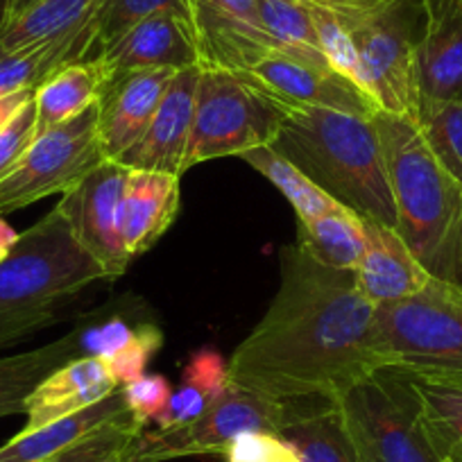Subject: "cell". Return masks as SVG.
<instances>
[{
  "label": "cell",
  "instance_id": "1",
  "mask_svg": "<svg viewBox=\"0 0 462 462\" xmlns=\"http://www.w3.org/2000/svg\"><path fill=\"white\" fill-rule=\"evenodd\" d=\"M282 282L268 310L226 361L229 383L279 402H336L372 372L383 370L376 306L352 270H333L286 245Z\"/></svg>",
  "mask_w": 462,
  "mask_h": 462
},
{
  "label": "cell",
  "instance_id": "2",
  "mask_svg": "<svg viewBox=\"0 0 462 462\" xmlns=\"http://www.w3.org/2000/svg\"><path fill=\"white\" fill-rule=\"evenodd\" d=\"M270 148L295 163L328 198L363 220L397 225L383 148L372 116L327 106H283Z\"/></svg>",
  "mask_w": 462,
  "mask_h": 462
},
{
  "label": "cell",
  "instance_id": "3",
  "mask_svg": "<svg viewBox=\"0 0 462 462\" xmlns=\"http://www.w3.org/2000/svg\"><path fill=\"white\" fill-rule=\"evenodd\" d=\"M388 166L399 236L433 279L462 291V184L406 116H372Z\"/></svg>",
  "mask_w": 462,
  "mask_h": 462
},
{
  "label": "cell",
  "instance_id": "4",
  "mask_svg": "<svg viewBox=\"0 0 462 462\" xmlns=\"http://www.w3.org/2000/svg\"><path fill=\"white\" fill-rule=\"evenodd\" d=\"M96 282H111L55 204L0 263V352L55 322L57 310Z\"/></svg>",
  "mask_w": 462,
  "mask_h": 462
},
{
  "label": "cell",
  "instance_id": "5",
  "mask_svg": "<svg viewBox=\"0 0 462 462\" xmlns=\"http://www.w3.org/2000/svg\"><path fill=\"white\" fill-rule=\"evenodd\" d=\"M376 345L383 370L462 385V291L433 279L408 300L376 306Z\"/></svg>",
  "mask_w": 462,
  "mask_h": 462
},
{
  "label": "cell",
  "instance_id": "6",
  "mask_svg": "<svg viewBox=\"0 0 462 462\" xmlns=\"http://www.w3.org/2000/svg\"><path fill=\"white\" fill-rule=\"evenodd\" d=\"M358 462H442L421 415L411 376L376 370L336 399Z\"/></svg>",
  "mask_w": 462,
  "mask_h": 462
},
{
  "label": "cell",
  "instance_id": "7",
  "mask_svg": "<svg viewBox=\"0 0 462 462\" xmlns=\"http://www.w3.org/2000/svg\"><path fill=\"white\" fill-rule=\"evenodd\" d=\"M282 127V111L236 73L204 66L195 93L193 125L184 172L204 162L241 159L247 150L273 145Z\"/></svg>",
  "mask_w": 462,
  "mask_h": 462
},
{
  "label": "cell",
  "instance_id": "8",
  "mask_svg": "<svg viewBox=\"0 0 462 462\" xmlns=\"http://www.w3.org/2000/svg\"><path fill=\"white\" fill-rule=\"evenodd\" d=\"M105 162L96 102L75 118L37 134L14 171L0 181V213L69 193Z\"/></svg>",
  "mask_w": 462,
  "mask_h": 462
},
{
  "label": "cell",
  "instance_id": "9",
  "mask_svg": "<svg viewBox=\"0 0 462 462\" xmlns=\"http://www.w3.org/2000/svg\"><path fill=\"white\" fill-rule=\"evenodd\" d=\"M420 14V0H394L352 28L365 96L376 111L406 116L412 121L420 114L415 55Z\"/></svg>",
  "mask_w": 462,
  "mask_h": 462
},
{
  "label": "cell",
  "instance_id": "10",
  "mask_svg": "<svg viewBox=\"0 0 462 462\" xmlns=\"http://www.w3.org/2000/svg\"><path fill=\"white\" fill-rule=\"evenodd\" d=\"M291 403L229 383L199 420L180 429L143 430L139 439L141 462H163L186 456H222L238 435L252 430L282 433Z\"/></svg>",
  "mask_w": 462,
  "mask_h": 462
},
{
  "label": "cell",
  "instance_id": "11",
  "mask_svg": "<svg viewBox=\"0 0 462 462\" xmlns=\"http://www.w3.org/2000/svg\"><path fill=\"white\" fill-rule=\"evenodd\" d=\"M127 177L130 168L106 159L57 202L79 245L105 268L109 279L123 277L132 261L118 231V208Z\"/></svg>",
  "mask_w": 462,
  "mask_h": 462
},
{
  "label": "cell",
  "instance_id": "12",
  "mask_svg": "<svg viewBox=\"0 0 462 462\" xmlns=\"http://www.w3.org/2000/svg\"><path fill=\"white\" fill-rule=\"evenodd\" d=\"M243 82L273 102L283 106H327L346 114L374 116V105L356 87L333 73L318 69L283 52H265L263 57L238 73Z\"/></svg>",
  "mask_w": 462,
  "mask_h": 462
},
{
  "label": "cell",
  "instance_id": "13",
  "mask_svg": "<svg viewBox=\"0 0 462 462\" xmlns=\"http://www.w3.org/2000/svg\"><path fill=\"white\" fill-rule=\"evenodd\" d=\"M199 73L202 66L177 70L141 139L114 162L130 171L168 172V175L184 177V159L190 125H193Z\"/></svg>",
  "mask_w": 462,
  "mask_h": 462
},
{
  "label": "cell",
  "instance_id": "14",
  "mask_svg": "<svg viewBox=\"0 0 462 462\" xmlns=\"http://www.w3.org/2000/svg\"><path fill=\"white\" fill-rule=\"evenodd\" d=\"M420 105L462 100V0H420Z\"/></svg>",
  "mask_w": 462,
  "mask_h": 462
},
{
  "label": "cell",
  "instance_id": "15",
  "mask_svg": "<svg viewBox=\"0 0 462 462\" xmlns=\"http://www.w3.org/2000/svg\"><path fill=\"white\" fill-rule=\"evenodd\" d=\"M97 55L111 75L134 69L184 70L204 66L195 23L177 12H157L139 21Z\"/></svg>",
  "mask_w": 462,
  "mask_h": 462
},
{
  "label": "cell",
  "instance_id": "16",
  "mask_svg": "<svg viewBox=\"0 0 462 462\" xmlns=\"http://www.w3.org/2000/svg\"><path fill=\"white\" fill-rule=\"evenodd\" d=\"M175 73L134 69L111 75L97 100V134L106 159L114 162L141 139Z\"/></svg>",
  "mask_w": 462,
  "mask_h": 462
},
{
  "label": "cell",
  "instance_id": "17",
  "mask_svg": "<svg viewBox=\"0 0 462 462\" xmlns=\"http://www.w3.org/2000/svg\"><path fill=\"white\" fill-rule=\"evenodd\" d=\"M193 23L204 66L238 75L274 51L261 28L256 0H193Z\"/></svg>",
  "mask_w": 462,
  "mask_h": 462
},
{
  "label": "cell",
  "instance_id": "18",
  "mask_svg": "<svg viewBox=\"0 0 462 462\" xmlns=\"http://www.w3.org/2000/svg\"><path fill=\"white\" fill-rule=\"evenodd\" d=\"M354 274L358 291L374 306L408 300L433 282L397 229L374 220H365V252Z\"/></svg>",
  "mask_w": 462,
  "mask_h": 462
},
{
  "label": "cell",
  "instance_id": "19",
  "mask_svg": "<svg viewBox=\"0 0 462 462\" xmlns=\"http://www.w3.org/2000/svg\"><path fill=\"white\" fill-rule=\"evenodd\" d=\"M180 204L181 177L130 171L118 208V231L130 259L145 254L171 229L180 213Z\"/></svg>",
  "mask_w": 462,
  "mask_h": 462
},
{
  "label": "cell",
  "instance_id": "20",
  "mask_svg": "<svg viewBox=\"0 0 462 462\" xmlns=\"http://www.w3.org/2000/svg\"><path fill=\"white\" fill-rule=\"evenodd\" d=\"M118 390L109 365L100 358L78 356L48 374L25 399L23 430L42 429L61 417L75 415Z\"/></svg>",
  "mask_w": 462,
  "mask_h": 462
},
{
  "label": "cell",
  "instance_id": "21",
  "mask_svg": "<svg viewBox=\"0 0 462 462\" xmlns=\"http://www.w3.org/2000/svg\"><path fill=\"white\" fill-rule=\"evenodd\" d=\"M102 12V10H100ZM100 52V14L79 28L0 55V97L12 93H34L60 66L87 60Z\"/></svg>",
  "mask_w": 462,
  "mask_h": 462
},
{
  "label": "cell",
  "instance_id": "22",
  "mask_svg": "<svg viewBox=\"0 0 462 462\" xmlns=\"http://www.w3.org/2000/svg\"><path fill=\"white\" fill-rule=\"evenodd\" d=\"M130 415L123 390L118 388L102 402L75 412V415L61 417L34 430H21L19 435L0 447V462H43L57 456L64 448L73 447L82 438L91 435L100 426L111 424Z\"/></svg>",
  "mask_w": 462,
  "mask_h": 462
},
{
  "label": "cell",
  "instance_id": "23",
  "mask_svg": "<svg viewBox=\"0 0 462 462\" xmlns=\"http://www.w3.org/2000/svg\"><path fill=\"white\" fill-rule=\"evenodd\" d=\"M109 79L111 70L100 55L60 66L32 93L37 109V134L96 105Z\"/></svg>",
  "mask_w": 462,
  "mask_h": 462
},
{
  "label": "cell",
  "instance_id": "24",
  "mask_svg": "<svg viewBox=\"0 0 462 462\" xmlns=\"http://www.w3.org/2000/svg\"><path fill=\"white\" fill-rule=\"evenodd\" d=\"M291 415L279 435L295 447L301 462H358L345 433L336 402H288Z\"/></svg>",
  "mask_w": 462,
  "mask_h": 462
},
{
  "label": "cell",
  "instance_id": "25",
  "mask_svg": "<svg viewBox=\"0 0 462 462\" xmlns=\"http://www.w3.org/2000/svg\"><path fill=\"white\" fill-rule=\"evenodd\" d=\"M297 245L333 270H356L365 252V220L345 207L297 220Z\"/></svg>",
  "mask_w": 462,
  "mask_h": 462
},
{
  "label": "cell",
  "instance_id": "26",
  "mask_svg": "<svg viewBox=\"0 0 462 462\" xmlns=\"http://www.w3.org/2000/svg\"><path fill=\"white\" fill-rule=\"evenodd\" d=\"M79 328L61 336L60 340L0 358V420L12 415H23L25 399L48 374L64 363L82 356L78 342Z\"/></svg>",
  "mask_w": 462,
  "mask_h": 462
},
{
  "label": "cell",
  "instance_id": "27",
  "mask_svg": "<svg viewBox=\"0 0 462 462\" xmlns=\"http://www.w3.org/2000/svg\"><path fill=\"white\" fill-rule=\"evenodd\" d=\"M106 0H37L0 21V55L61 37L100 14Z\"/></svg>",
  "mask_w": 462,
  "mask_h": 462
},
{
  "label": "cell",
  "instance_id": "28",
  "mask_svg": "<svg viewBox=\"0 0 462 462\" xmlns=\"http://www.w3.org/2000/svg\"><path fill=\"white\" fill-rule=\"evenodd\" d=\"M229 385L226 361L211 346H202L190 356L181 372V383L171 394L166 411L154 420L159 430L180 429L199 420Z\"/></svg>",
  "mask_w": 462,
  "mask_h": 462
},
{
  "label": "cell",
  "instance_id": "29",
  "mask_svg": "<svg viewBox=\"0 0 462 462\" xmlns=\"http://www.w3.org/2000/svg\"><path fill=\"white\" fill-rule=\"evenodd\" d=\"M256 7L261 28L273 42L274 51L318 69H328L306 0H256Z\"/></svg>",
  "mask_w": 462,
  "mask_h": 462
},
{
  "label": "cell",
  "instance_id": "30",
  "mask_svg": "<svg viewBox=\"0 0 462 462\" xmlns=\"http://www.w3.org/2000/svg\"><path fill=\"white\" fill-rule=\"evenodd\" d=\"M241 159L247 166L254 168L256 172H261L292 204V208L297 213V220H310V217L322 216V213L337 207L336 199L328 198L295 163H291L286 157L274 152L270 145L247 150Z\"/></svg>",
  "mask_w": 462,
  "mask_h": 462
},
{
  "label": "cell",
  "instance_id": "31",
  "mask_svg": "<svg viewBox=\"0 0 462 462\" xmlns=\"http://www.w3.org/2000/svg\"><path fill=\"white\" fill-rule=\"evenodd\" d=\"M145 426L130 415L100 426L91 435L43 462H141L139 439Z\"/></svg>",
  "mask_w": 462,
  "mask_h": 462
},
{
  "label": "cell",
  "instance_id": "32",
  "mask_svg": "<svg viewBox=\"0 0 462 462\" xmlns=\"http://www.w3.org/2000/svg\"><path fill=\"white\" fill-rule=\"evenodd\" d=\"M421 399V415L435 451L447 460L462 448V385L415 381Z\"/></svg>",
  "mask_w": 462,
  "mask_h": 462
},
{
  "label": "cell",
  "instance_id": "33",
  "mask_svg": "<svg viewBox=\"0 0 462 462\" xmlns=\"http://www.w3.org/2000/svg\"><path fill=\"white\" fill-rule=\"evenodd\" d=\"M310 16H313L315 32H318L319 48L327 60L328 69L342 79L356 87L358 91L365 96V82H363V69H361V57H358L356 42L349 30V25L340 19L333 10L324 5H315L309 3ZM367 97V96H365ZM370 100V97H367ZM376 109V106H374Z\"/></svg>",
  "mask_w": 462,
  "mask_h": 462
},
{
  "label": "cell",
  "instance_id": "34",
  "mask_svg": "<svg viewBox=\"0 0 462 462\" xmlns=\"http://www.w3.org/2000/svg\"><path fill=\"white\" fill-rule=\"evenodd\" d=\"M417 125L430 152L462 184V100L420 105Z\"/></svg>",
  "mask_w": 462,
  "mask_h": 462
},
{
  "label": "cell",
  "instance_id": "35",
  "mask_svg": "<svg viewBox=\"0 0 462 462\" xmlns=\"http://www.w3.org/2000/svg\"><path fill=\"white\" fill-rule=\"evenodd\" d=\"M157 12H177L193 21V0H106L100 12V51Z\"/></svg>",
  "mask_w": 462,
  "mask_h": 462
},
{
  "label": "cell",
  "instance_id": "36",
  "mask_svg": "<svg viewBox=\"0 0 462 462\" xmlns=\"http://www.w3.org/2000/svg\"><path fill=\"white\" fill-rule=\"evenodd\" d=\"M162 345H163V333L157 324L154 322L136 324L130 345H127L123 352L116 354L111 361H106V365H109L111 370V376L116 379L118 388L141 379V376L145 374L148 363L152 361L154 354L162 349Z\"/></svg>",
  "mask_w": 462,
  "mask_h": 462
},
{
  "label": "cell",
  "instance_id": "37",
  "mask_svg": "<svg viewBox=\"0 0 462 462\" xmlns=\"http://www.w3.org/2000/svg\"><path fill=\"white\" fill-rule=\"evenodd\" d=\"M225 462H301L295 447L279 433L252 430L238 435L222 451Z\"/></svg>",
  "mask_w": 462,
  "mask_h": 462
},
{
  "label": "cell",
  "instance_id": "38",
  "mask_svg": "<svg viewBox=\"0 0 462 462\" xmlns=\"http://www.w3.org/2000/svg\"><path fill=\"white\" fill-rule=\"evenodd\" d=\"M121 390L132 417L145 429H148L150 421H154L166 411L172 394L171 383L162 374H143L132 383L121 385Z\"/></svg>",
  "mask_w": 462,
  "mask_h": 462
},
{
  "label": "cell",
  "instance_id": "39",
  "mask_svg": "<svg viewBox=\"0 0 462 462\" xmlns=\"http://www.w3.org/2000/svg\"><path fill=\"white\" fill-rule=\"evenodd\" d=\"M37 139V109H34V100L30 97L16 116L0 130V181L5 180L30 143Z\"/></svg>",
  "mask_w": 462,
  "mask_h": 462
},
{
  "label": "cell",
  "instance_id": "40",
  "mask_svg": "<svg viewBox=\"0 0 462 462\" xmlns=\"http://www.w3.org/2000/svg\"><path fill=\"white\" fill-rule=\"evenodd\" d=\"M134 328L127 324L125 318H109L106 322L96 324V327L79 328L78 342L82 356L100 358V361H111L118 352H123L130 345Z\"/></svg>",
  "mask_w": 462,
  "mask_h": 462
},
{
  "label": "cell",
  "instance_id": "41",
  "mask_svg": "<svg viewBox=\"0 0 462 462\" xmlns=\"http://www.w3.org/2000/svg\"><path fill=\"white\" fill-rule=\"evenodd\" d=\"M306 3L328 7V10L336 12V14L349 25V30H352L356 28L361 21L370 19L376 12L385 10V7H388L390 3H394V0H306Z\"/></svg>",
  "mask_w": 462,
  "mask_h": 462
},
{
  "label": "cell",
  "instance_id": "42",
  "mask_svg": "<svg viewBox=\"0 0 462 462\" xmlns=\"http://www.w3.org/2000/svg\"><path fill=\"white\" fill-rule=\"evenodd\" d=\"M32 97V93H12V96L0 97V130L16 116V111Z\"/></svg>",
  "mask_w": 462,
  "mask_h": 462
},
{
  "label": "cell",
  "instance_id": "43",
  "mask_svg": "<svg viewBox=\"0 0 462 462\" xmlns=\"http://www.w3.org/2000/svg\"><path fill=\"white\" fill-rule=\"evenodd\" d=\"M21 234H16L14 226L10 222H5V217H0V263L10 256V252L14 250L16 241H19Z\"/></svg>",
  "mask_w": 462,
  "mask_h": 462
},
{
  "label": "cell",
  "instance_id": "44",
  "mask_svg": "<svg viewBox=\"0 0 462 462\" xmlns=\"http://www.w3.org/2000/svg\"><path fill=\"white\" fill-rule=\"evenodd\" d=\"M37 0H7V5H5V14H3V19H10V16L19 14V12H23L25 7L34 5Z\"/></svg>",
  "mask_w": 462,
  "mask_h": 462
},
{
  "label": "cell",
  "instance_id": "45",
  "mask_svg": "<svg viewBox=\"0 0 462 462\" xmlns=\"http://www.w3.org/2000/svg\"><path fill=\"white\" fill-rule=\"evenodd\" d=\"M447 460H451V462H462V448H457V451H453L451 456L447 457Z\"/></svg>",
  "mask_w": 462,
  "mask_h": 462
},
{
  "label": "cell",
  "instance_id": "46",
  "mask_svg": "<svg viewBox=\"0 0 462 462\" xmlns=\"http://www.w3.org/2000/svg\"><path fill=\"white\" fill-rule=\"evenodd\" d=\"M5 5H7V0H0V21H3V14H5Z\"/></svg>",
  "mask_w": 462,
  "mask_h": 462
},
{
  "label": "cell",
  "instance_id": "47",
  "mask_svg": "<svg viewBox=\"0 0 462 462\" xmlns=\"http://www.w3.org/2000/svg\"><path fill=\"white\" fill-rule=\"evenodd\" d=\"M442 462H451V460H442Z\"/></svg>",
  "mask_w": 462,
  "mask_h": 462
}]
</instances>
